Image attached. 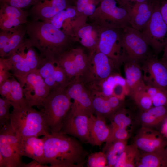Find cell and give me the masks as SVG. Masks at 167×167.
Listing matches in <instances>:
<instances>
[{
    "label": "cell",
    "instance_id": "6da1fadb",
    "mask_svg": "<svg viewBox=\"0 0 167 167\" xmlns=\"http://www.w3.org/2000/svg\"><path fill=\"white\" fill-rule=\"evenodd\" d=\"M26 34L32 45L42 58L58 60L64 52L78 42L76 38L50 23L32 21L26 24Z\"/></svg>",
    "mask_w": 167,
    "mask_h": 167
},
{
    "label": "cell",
    "instance_id": "7a4b0ae2",
    "mask_svg": "<svg viewBox=\"0 0 167 167\" xmlns=\"http://www.w3.org/2000/svg\"><path fill=\"white\" fill-rule=\"evenodd\" d=\"M44 156L41 164L51 167H82L88 153L80 142L61 132L44 136Z\"/></svg>",
    "mask_w": 167,
    "mask_h": 167
},
{
    "label": "cell",
    "instance_id": "3957f363",
    "mask_svg": "<svg viewBox=\"0 0 167 167\" xmlns=\"http://www.w3.org/2000/svg\"><path fill=\"white\" fill-rule=\"evenodd\" d=\"M12 106L10 122L18 138L38 137L49 133L41 111L36 110L27 104Z\"/></svg>",
    "mask_w": 167,
    "mask_h": 167
},
{
    "label": "cell",
    "instance_id": "277c9868",
    "mask_svg": "<svg viewBox=\"0 0 167 167\" xmlns=\"http://www.w3.org/2000/svg\"><path fill=\"white\" fill-rule=\"evenodd\" d=\"M66 88L51 91L42 102L41 110L49 133L61 131L64 121L72 104Z\"/></svg>",
    "mask_w": 167,
    "mask_h": 167
},
{
    "label": "cell",
    "instance_id": "5b68a950",
    "mask_svg": "<svg viewBox=\"0 0 167 167\" xmlns=\"http://www.w3.org/2000/svg\"><path fill=\"white\" fill-rule=\"evenodd\" d=\"M28 39L22 42L7 57L13 76L19 80L37 70L42 58Z\"/></svg>",
    "mask_w": 167,
    "mask_h": 167
},
{
    "label": "cell",
    "instance_id": "8992f818",
    "mask_svg": "<svg viewBox=\"0 0 167 167\" xmlns=\"http://www.w3.org/2000/svg\"><path fill=\"white\" fill-rule=\"evenodd\" d=\"M87 67L79 77L90 90L113 73L119 72V66L106 55L98 50L88 54Z\"/></svg>",
    "mask_w": 167,
    "mask_h": 167
},
{
    "label": "cell",
    "instance_id": "52a82bcc",
    "mask_svg": "<svg viewBox=\"0 0 167 167\" xmlns=\"http://www.w3.org/2000/svg\"><path fill=\"white\" fill-rule=\"evenodd\" d=\"M98 26L100 37L97 50L106 55L120 66L126 61L122 39L123 28Z\"/></svg>",
    "mask_w": 167,
    "mask_h": 167
},
{
    "label": "cell",
    "instance_id": "ba28073f",
    "mask_svg": "<svg viewBox=\"0 0 167 167\" xmlns=\"http://www.w3.org/2000/svg\"><path fill=\"white\" fill-rule=\"evenodd\" d=\"M116 0H102L94 13L88 19L98 25L123 28L130 26L126 9L118 6Z\"/></svg>",
    "mask_w": 167,
    "mask_h": 167
},
{
    "label": "cell",
    "instance_id": "9c48e42d",
    "mask_svg": "<svg viewBox=\"0 0 167 167\" xmlns=\"http://www.w3.org/2000/svg\"><path fill=\"white\" fill-rule=\"evenodd\" d=\"M161 0H158L152 15L141 31L144 39L157 55L167 42V25L160 11Z\"/></svg>",
    "mask_w": 167,
    "mask_h": 167
},
{
    "label": "cell",
    "instance_id": "30bf717a",
    "mask_svg": "<svg viewBox=\"0 0 167 167\" xmlns=\"http://www.w3.org/2000/svg\"><path fill=\"white\" fill-rule=\"evenodd\" d=\"M122 39L126 55V61L143 62L151 54L149 46L141 31L131 26L123 28Z\"/></svg>",
    "mask_w": 167,
    "mask_h": 167
},
{
    "label": "cell",
    "instance_id": "8fae6325",
    "mask_svg": "<svg viewBox=\"0 0 167 167\" xmlns=\"http://www.w3.org/2000/svg\"><path fill=\"white\" fill-rule=\"evenodd\" d=\"M18 80L22 86L27 104L31 107H41L51 90L37 70Z\"/></svg>",
    "mask_w": 167,
    "mask_h": 167
},
{
    "label": "cell",
    "instance_id": "7c38bea8",
    "mask_svg": "<svg viewBox=\"0 0 167 167\" xmlns=\"http://www.w3.org/2000/svg\"><path fill=\"white\" fill-rule=\"evenodd\" d=\"M85 16H76L72 21L73 36L90 54L97 50L100 37L99 26L91 22H87Z\"/></svg>",
    "mask_w": 167,
    "mask_h": 167
},
{
    "label": "cell",
    "instance_id": "4fadbf2b",
    "mask_svg": "<svg viewBox=\"0 0 167 167\" xmlns=\"http://www.w3.org/2000/svg\"><path fill=\"white\" fill-rule=\"evenodd\" d=\"M66 91L74 101L70 109L73 113L89 116L94 114L92 91L79 78L71 80Z\"/></svg>",
    "mask_w": 167,
    "mask_h": 167
},
{
    "label": "cell",
    "instance_id": "5bb4252c",
    "mask_svg": "<svg viewBox=\"0 0 167 167\" xmlns=\"http://www.w3.org/2000/svg\"><path fill=\"white\" fill-rule=\"evenodd\" d=\"M19 138L16 135L10 121L0 130V153L7 162L8 167H22L19 148Z\"/></svg>",
    "mask_w": 167,
    "mask_h": 167
},
{
    "label": "cell",
    "instance_id": "9a60e30c",
    "mask_svg": "<svg viewBox=\"0 0 167 167\" xmlns=\"http://www.w3.org/2000/svg\"><path fill=\"white\" fill-rule=\"evenodd\" d=\"M88 60V55L83 49L73 47L61 56L58 61L71 80L82 75L87 67Z\"/></svg>",
    "mask_w": 167,
    "mask_h": 167
},
{
    "label": "cell",
    "instance_id": "2e32d148",
    "mask_svg": "<svg viewBox=\"0 0 167 167\" xmlns=\"http://www.w3.org/2000/svg\"><path fill=\"white\" fill-rule=\"evenodd\" d=\"M37 70L51 91L66 88L71 81L57 60L42 58Z\"/></svg>",
    "mask_w": 167,
    "mask_h": 167
},
{
    "label": "cell",
    "instance_id": "e0dca14e",
    "mask_svg": "<svg viewBox=\"0 0 167 167\" xmlns=\"http://www.w3.org/2000/svg\"><path fill=\"white\" fill-rule=\"evenodd\" d=\"M141 66L146 84L167 89V66L156 55L151 54Z\"/></svg>",
    "mask_w": 167,
    "mask_h": 167
},
{
    "label": "cell",
    "instance_id": "ac0fdd59",
    "mask_svg": "<svg viewBox=\"0 0 167 167\" xmlns=\"http://www.w3.org/2000/svg\"><path fill=\"white\" fill-rule=\"evenodd\" d=\"M75 6V0H34L29 16L32 21H45L60 11Z\"/></svg>",
    "mask_w": 167,
    "mask_h": 167
},
{
    "label": "cell",
    "instance_id": "d6986e66",
    "mask_svg": "<svg viewBox=\"0 0 167 167\" xmlns=\"http://www.w3.org/2000/svg\"><path fill=\"white\" fill-rule=\"evenodd\" d=\"M90 117L86 114H75L70 110L60 132L89 143Z\"/></svg>",
    "mask_w": 167,
    "mask_h": 167
},
{
    "label": "cell",
    "instance_id": "ffe728a7",
    "mask_svg": "<svg viewBox=\"0 0 167 167\" xmlns=\"http://www.w3.org/2000/svg\"><path fill=\"white\" fill-rule=\"evenodd\" d=\"M133 144L142 152H153L165 148L167 139L152 128L142 126L135 136Z\"/></svg>",
    "mask_w": 167,
    "mask_h": 167
},
{
    "label": "cell",
    "instance_id": "44dd1931",
    "mask_svg": "<svg viewBox=\"0 0 167 167\" xmlns=\"http://www.w3.org/2000/svg\"><path fill=\"white\" fill-rule=\"evenodd\" d=\"M91 91L92 94L105 97L115 96L123 100L129 94L126 79L119 72L111 75L99 83Z\"/></svg>",
    "mask_w": 167,
    "mask_h": 167
},
{
    "label": "cell",
    "instance_id": "7402d4cb",
    "mask_svg": "<svg viewBox=\"0 0 167 167\" xmlns=\"http://www.w3.org/2000/svg\"><path fill=\"white\" fill-rule=\"evenodd\" d=\"M158 0H148L144 2L128 5L125 8L132 28L142 31L150 19Z\"/></svg>",
    "mask_w": 167,
    "mask_h": 167
},
{
    "label": "cell",
    "instance_id": "603a6c76",
    "mask_svg": "<svg viewBox=\"0 0 167 167\" xmlns=\"http://www.w3.org/2000/svg\"><path fill=\"white\" fill-rule=\"evenodd\" d=\"M92 94L94 114L106 118H110L117 111L123 107L124 100L115 96L105 97Z\"/></svg>",
    "mask_w": 167,
    "mask_h": 167
},
{
    "label": "cell",
    "instance_id": "cb8c5ba5",
    "mask_svg": "<svg viewBox=\"0 0 167 167\" xmlns=\"http://www.w3.org/2000/svg\"><path fill=\"white\" fill-rule=\"evenodd\" d=\"M105 119L94 114L90 117V142L94 146H100L108 139L111 128L106 124Z\"/></svg>",
    "mask_w": 167,
    "mask_h": 167
},
{
    "label": "cell",
    "instance_id": "d4e9b609",
    "mask_svg": "<svg viewBox=\"0 0 167 167\" xmlns=\"http://www.w3.org/2000/svg\"><path fill=\"white\" fill-rule=\"evenodd\" d=\"M19 148L22 156H26L41 164L44 156L43 138L30 136L19 139Z\"/></svg>",
    "mask_w": 167,
    "mask_h": 167
},
{
    "label": "cell",
    "instance_id": "484cf974",
    "mask_svg": "<svg viewBox=\"0 0 167 167\" xmlns=\"http://www.w3.org/2000/svg\"><path fill=\"white\" fill-rule=\"evenodd\" d=\"M123 64L125 79L129 94L130 92L143 87L145 84L143 79L142 67L139 63L126 61Z\"/></svg>",
    "mask_w": 167,
    "mask_h": 167
},
{
    "label": "cell",
    "instance_id": "4316f807",
    "mask_svg": "<svg viewBox=\"0 0 167 167\" xmlns=\"http://www.w3.org/2000/svg\"><path fill=\"white\" fill-rule=\"evenodd\" d=\"M139 118L142 126L152 128L158 126L167 119V106H152L142 111Z\"/></svg>",
    "mask_w": 167,
    "mask_h": 167
},
{
    "label": "cell",
    "instance_id": "83f0119b",
    "mask_svg": "<svg viewBox=\"0 0 167 167\" xmlns=\"http://www.w3.org/2000/svg\"><path fill=\"white\" fill-rule=\"evenodd\" d=\"M135 167H167V154L165 148L151 152H140L137 157Z\"/></svg>",
    "mask_w": 167,
    "mask_h": 167
},
{
    "label": "cell",
    "instance_id": "f1b7e54d",
    "mask_svg": "<svg viewBox=\"0 0 167 167\" xmlns=\"http://www.w3.org/2000/svg\"><path fill=\"white\" fill-rule=\"evenodd\" d=\"M26 33V26H20L12 31L8 40L3 49L0 50V58H6L22 42Z\"/></svg>",
    "mask_w": 167,
    "mask_h": 167
},
{
    "label": "cell",
    "instance_id": "f546056e",
    "mask_svg": "<svg viewBox=\"0 0 167 167\" xmlns=\"http://www.w3.org/2000/svg\"><path fill=\"white\" fill-rule=\"evenodd\" d=\"M139 151L133 144L126 146L119 157L114 167H134Z\"/></svg>",
    "mask_w": 167,
    "mask_h": 167
},
{
    "label": "cell",
    "instance_id": "4dcf8cb0",
    "mask_svg": "<svg viewBox=\"0 0 167 167\" xmlns=\"http://www.w3.org/2000/svg\"><path fill=\"white\" fill-rule=\"evenodd\" d=\"M127 140H118L112 143L107 148L105 153L108 167H114L117 161L127 146Z\"/></svg>",
    "mask_w": 167,
    "mask_h": 167
},
{
    "label": "cell",
    "instance_id": "1f68e13d",
    "mask_svg": "<svg viewBox=\"0 0 167 167\" xmlns=\"http://www.w3.org/2000/svg\"><path fill=\"white\" fill-rule=\"evenodd\" d=\"M144 89L151 98L153 106H167V89L146 84Z\"/></svg>",
    "mask_w": 167,
    "mask_h": 167
},
{
    "label": "cell",
    "instance_id": "d6a6232c",
    "mask_svg": "<svg viewBox=\"0 0 167 167\" xmlns=\"http://www.w3.org/2000/svg\"><path fill=\"white\" fill-rule=\"evenodd\" d=\"M10 79L11 82V87L8 100L11 102L12 106L14 105H19L27 104L20 83L13 76H12Z\"/></svg>",
    "mask_w": 167,
    "mask_h": 167
},
{
    "label": "cell",
    "instance_id": "836d02e7",
    "mask_svg": "<svg viewBox=\"0 0 167 167\" xmlns=\"http://www.w3.org/2000/svg\"><path fill=\"white\" fill-rule=\"evenodd\" d=\"M145 85L129 94L142 111L147 110L153 106L152 99L144 89Z\"/></svg>",
    "mask_w": 167,
    "mask_h": 167
},
{
    "label": "cell",
    "instance_id": "e575fe53",
    "mask_svg": "<svg viewBox=\"0 0 167 167\" xmlns=\"http://www.w3.org/2000/svg\"><path fill=\"white\" fill-rule=\"evenodd\" d=\"M76 15V7L73 6L60 11L50 19L44 21L50 23L57 28L61 30L64 21L69 19L75 17Z\"/></svg>",
    "mask_w": 167,
    "mask_h": 167
},
{
    "label": "cell",
    "instance_id": "d590c367",
    "mask_svg": "<svg viewBox=\"0 0 167 167\" xmlns=\"http://www.w3.org/2000/svg\"><path fill=\"white\" fill-rule=\"evenodd\" d=\"M0 16L12 19L27 20L29 13L22 9L11 6L5 3H0Z\"/></svg>",
    "mask_w": 167,
    "mask_h": 167
},
{
    "label": "cell",
    "instance_id": "8d00e7d4",
    "mask_svg": "<svg viewBox=\"0 0 167 167\" xmlns=\"http://www.w3.org/2000/svg\"><path fill=\"white\" fill-rule=\"evenodd\" d=\"M110 119L112 127L127 128L132 122L128 112L123 107L117 111Z\"/></svg>",
    "mask_w": 167,
    "mask_h": 167
},
{
    "label": "cell",
    "instance_id": "74e56055",
    "mask_svg": "<svg viewBox=\"0 0 167 167\" xmlns=\"http://www.w3.org/2000/svg\"><path fill=\"white\" fill-rule=\"evenodd\" d=\"M111 132L109 136L105 142V144L103 149L105 152L108 146L113 142L118 140H127L130 137V134L127 128L111 127Z\"/></svg>",
    "mask_w": 167,
    "mask_h": 167
},
{
    "label": "cell",
    "instance_id": "f35d334b",
    "mask_svg": "<svg viewBox=\"0 0 167 167\" xmlns=\"http://www.w3.org/2000/svg\"><path fill=\"white\" fill-rule=\"evenodd\" d=\"M107 164L106 154L103 151L92 153L88 156L87 163V167H108Z\"/></svg>",
    "mask_w": 167,
    "mask_h": 167
},
{
    "label": "cell",
    "instance_id": "ab89813d",
    "mask_svg": "<svg viewBox=\"0 0 167 167\" xmlns=\"http://www.w3.org/2000/svg\"><path fill=\"white\" fill-rule=\"evenodd\" d=\"M12 106L11 102L2 97L0 98V128L10 121L11 113L9 109Z\"/></svg>",
    "mask_w": 167,
    "mask_h": 167
},
{
    "label": "cell",
    "instance_id": "60d3db41",
    "mask_svg": "<svg viewBox=\"0 0 167 167\" xmlns=\"http://www.w3.org/2000/svg\"><path fill=\"white\" fill-rule=\"evenodd\" d=\"M7 58H0V84L12 75Z\"/></svg>",
    "mask_w": 167,
    "mask_h": 167
},
{
    "label": "cell",
    "instance_id": "b9f144b4",
    "mask_svg": "<svg viewBox=\"0 0 167 167\" xmlns=\"http://www.w3.org/2000/svg\"><path fill=\"white\" fill-rule=\"evenodd\" d=\"M34 0H0V3L22 9L31 6Z\"/></svg>",
    "mask_w": 167,
    "mask_h": 167
},
{
    "label": "cell",
    "instance_id": "7bdbcfd3",
    "mask_svg": "<svg viewBox=\"0 0 167 167\" xmlns=\"http://www.w3.org/2000/svg\"><path fill=\"white\" fill-rule=\"evenodd\" d=\"M75 3L77 11L76 16L82 15L83 12L88 3H92L96 4L93 0H75Z\"/></svg>",
    "mask_w": 167,
    "mask_h": 167
},
{
    "label": "cell",
    "instance_id": "ee69618b",
    "mask_svg": "<svg viewBox=\"0 0 167 167\" xmlns=\"http://www.w3.org/2000/svg\"><path fill=\"white\" fill-rule=\"evenodd\" d=\"M11 87V82L10 78L0 84V94L2 97L8 100Z\"/></svg>",
    "mask_w": 167,
    "mask_h": 167
},
{
    "label": "cell",
    "instance_id": "f6af8a7d",
    "mask_svg": "<svg viewBox=\"0 0 167 167\" xmlns=\"http://www.w3.org/2000/svg\"><path fill=\"white\" fill-rule=\"evenodd\" d=\"M13 30H1L0 32V50L3 49L7 43Z\"/></svg>",
    "mask_w": 167,
    "mask_h": 167
},
{
    "label": "cell",
    "instance_id": "bcb514c9",
    "mask_svg": "<svg viewBox=\"0 0 167 167\" xmlns=\"http://www.w3.org/2000/svg\"><path fill=\"white\" fill-rule=\"evenodd\" d=\"M160 11L164 22L167 25V0H161Z\"/></svg>",
    "mask_w": 167,
    "mask_h": 167
},
{
    "label": "cell",
    "instance_id": "7dc6e473",
    "mask_svg": "<svg viewBox=\"0 0 167 167\" xmlns=\"http://www.w3.org/2000/svg\"><path fill=\"white\" fill-rule=\"evenodd\" d=\"M119 6L125 8L128 5H133L136 3L142 2L148 0H116Z\"/></svg>",
    "mask_w": 167,
    "mask_h": 167
},
{
    "label": "cell",
    "instance_id": "c3c4849f",
    "mask_svg": "<svg viewBox=\"0 0 167 167\" xmlns=\"http://www.w3.org/2000/svg\"><path fill=\"white\" fill-rule=\"evenodd\" d=\"M47 164H41L38 161L33 160L29 163L26 164L23 163L22 167H48Z\"/></svg>",
    "mask_w": 167,
    "mask_h": 167
},
{
    "label": "cell",
    "instance_id": "681fc988",
    "mask_svg": "<svg viewBox=\"0 0 167 167\" xmlns=\"http://www.w3.org/2000/svg\"><path fill=\"white\" fill-rule=\"evenodd\" d=\"M161 133L167 139V119L163 123Z\"/></svg>",
    "mask_w": 167,
    "mask_h": 167
},
{
    "label": "cell",
    "instance_id": "f907efd6",
    "mask_svg": "<svg viewBox=\"0 0 167 167\" xmlns=\"http://www.w3.org/2000/svg\"><path fill=\"white\" fill-rule=\"evenodd\" d=\"M163 51V54L161 59L167 66V42Z\"/></svg>",
    "mask_w": 167,
    "mask_h": 167
},
{
    "label": "cell",
    "instance_id": "816d5d0a",
    "mask_svg": "<svg viewBox=\"0 0 167 167\" xmlns=\"http://www.w3.org/2000/svg\"><path fill=\"white\" fill-rule=\"evenodd\" d=\"M0 167H8V164L2 155L0 153Z\"/></svg>",
    "mask_w": 167,
    "mask_h": 167
},
{
    "label": "cell",
    "instance_id": "f5cc1de1",
    "mask_svg": "<svg viewBox=\"0 0 167 167\" xmlns=\"http://www.w3.org/2000/svg\"><path fill=\"white\" fill-rule=\"evenodd\" d=\"M165 150L166 153V154H167V145L166 146V147L165 148Z\"/></svg>",
    "mask_w": 167,
    "mask_h": 167
},
{
    "label": "cell",
    "instance_id": "db71d44e",
    "mask_svg": "<svg viewBox=\"0 0 167 167\" xmlns=\"http://www.w3.org/2000/svg\"><path fill=\"white\" fill-rule=\"evenodd\" d=\"M95 0L99 3H100L101 1V0Z\"/></svg>",
    "mask_w": 167,
    "mask_h": 167
}]
</instances>
